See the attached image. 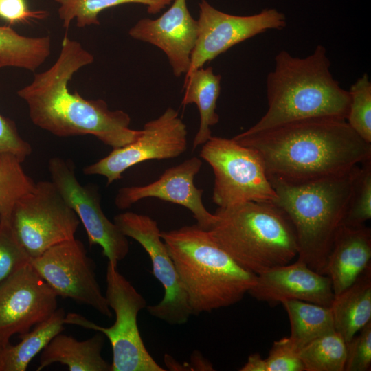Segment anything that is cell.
I'll list each match as a JSON object with an SVG mask.
<instances>
[{
	"label": "cell",
	"instance_id": "obj_1",
	"mask_svg": "<svg viewBox=\"0 0 371 371\" xmlns=\"http://www.w3.org/2000/svg\"><path fill=\"white\" fill-rule=\"evenodd\" d=\"M233 139L254 149L269 179L300 184L344 175L371 159V143L346 120L314 118Z\"/></svg>",
	"mask_w": 371,
	"mask_h": 371
},
{
	"label": "cell",
	"instance_id": "obj_2",
	"mask_svg": "<svg viewBox=\"0 0 371 371\" xmlns=\"http://www.w3.org/2000/svg\"><path fill=\"white\" fill-rule=\"evenodd\" d=\"M93 60L80 42L65 36L54 63L34 74L17 94L27 104L31 121L40 128L63 137L91 135L113 149L120 148L142 132L129 127V115L110 110L104 100H87L68 88L74 74Z\"/></svg>",
	"mask_w": 371,
	"mask_h": 371
},
{
	"label": "cell",
	"instance_id": "obj_3",
	"mask_svg": "<svg viewBox=\"0 0 371 371\" xmlns=\"http://www.w3.org/2000/svg\"><path fill=\"white\" fill-rule=\"evenodd\" d=\"M323 45L300 58L282 50L267 77V110L245 133H255L289 122L314 118L346 120L350 96L330 71Z\"/></svg>",
	"mask_w": 371,
	"mask_h": 371
},
{
	"label": "cell",
	"instance_id": "obj_4",
	"mask_svg": "<svg viewBox=\"0 0 371 371\" xmlns=\"http://www.w3.org/2000/svg\"><path fill=\"white\" fill-rule=\"evenodd\" d=\"M192 315L240 302L256 276L240 267L198 225L161 232Z\"/></svg>",
	"mask_w": 371,
	"mask_h": 371
},
{
	"label": "cell",
	"instance_id": "obj_5",
	"mask_svg": "<svg viewBox=\"0 0 371 371\" xmlns=\"http://www.w3.org/2000/svg\"><path fill=\"white\" fill-rule=\"evenodd\" d=\"M357 166L344 175L305 183L269 179L277 195L273 203L294 228L297 260L321 274L347 211Z\"/></svg>",
	"mask_w": 371,
	"mask_h": 371
},
{
	"label": "cell",
	"instance_id": "obj_6",
	"mask_svg": "<svg viewBox=\"0 0 371 371\" xmlns=\"http://www.w3.org/2000/svg\"><path fill=\"white\" fill-rule=\"evenodd\" d=\"M214 214L216 221L208 231L243 269L258 275L297 257L294 228L273 203H241Z\"/></svg>",
	"mask_w": 371,
	"mask_h": 371
},
{
	"label": "cell",
	"instance_id": "obj_7",
	"mask_svg": "<svg viewBox=\"0 0 371 371\" xmlns=\"http://www.w3.org/2000/svg\"><path fill=\"white\" fill-rule=\"evenodd\" d=\"M105 297L115 313L110 327L100 326L82 315L69 313L65 324L80 326L103 333L111 343L113 360L111 371H164L147 350L137 326L139 312L146 307L144 297L117 269L108 262Z\"/></svg>",
	"mask_w": 371,
	"mask_h": 371
},
{
	"label": "cell",
	"instance_id": "obj_8",
	"mask_svg": "<svg viewBox=\"0 0 371 371\" xmlns=\"http://www.w3.org/2000/svg\"><path fill=\"white\" fill-rule=\"evenodd\" d=\"M200 157L212 168V201L218 207L276 199L263 161L254 149L233 138L212 136L203 144Z\"/></svg>",
	"mask_w": 371,
	"mask_h": 371
},
{
	"label": "cell",
	"instance_id": "obj_9",
	"mask_svg": "<svg viewBox=\"0 0 371 371\" xmlns=\"http://www.w3.org/2000/svg\"><path fill=\"white\" fill-rule=\"evenodd\" d=\"M18 241L30 258L75 238L80 223L51 181H41L20 199L8 218Z\"/></svg>",
	"mask_w": 371,
	"mask_h": 371
},
{
	"label": "cell",
	"instance_id": "obj_10",
	"mask_svg": "<svg viewBox=\"0 0 371 371\" xmlns=\"http://www.w3.org/2000/svg\"><path fill=\"white\" fill-rule=\"evenodd\" d=\"M30 264L57 296L88 305L107 317L112 316L96 279L95 263L80 240L74 238L55 245L32 258Z\"/></svg>",
	"mask_w": 371,
	"mask_h": 371
},
{
	"label": "cell",
	"instance_id": "obj_11",
	"mask_svg": "<svg viewBox=\"0 0 371 371\" xmlns=\"http://www.w3.org/2000/svg\"><path fill=\"white\" fill-rule=\"evenodd\" d=\"M114 223L124 236L134 239L145 249L153 274L164 288L160 302L146 307L148 313L170 325L186 324L192 313L156 221L147 215L126 212L116 215Z\"/></svg>",
	"mask_w": 371,
	"mask_h": 371
},
{
	"label": "cell",
	"instance_id": "obj_12",
	"mask_svg": "<svg viewBox=\"0 0 371 371\" xmlns=\"http://www.w3.org/2000/svg\"><path fill=\"white\" fill-rule=\"evenodd\" d=\"M187 136L186 125L178 112L168 107L159 117L146 123L137 139L85 167L83 172L104 176L109 186L121 179L122 173L133 166L180 156L187 149Z\"/></svg>",
	"mask_w": 371,
	"mask_h": 371
},
{
	"label": "cell",
	"instance_id": "obj_13",
	"mask_svg": "<svg viewBox=\"0 0 371 371\" xmlns=\"http://www.w3.org/2000/svg\"><path fill=\"white\" fill-rule=\"evenodd\" d=\"M48 169L51 181L83 225L90 246H100L108 262L117 267L128 254L129 243L115 223L104 214L96 186L82 185L69 160L52 157Z\"/></svg>",
	"mask_w": 371,
	"mask_h": 371
},
{
	"label": "cell",
	"instance_id": "obj_14",
	"mask_svg": "<svg viewBox=\"0 0 371 371\" xmlns=\"http://www.w3.org/2000/svg\"><path fill=\"white\" fill-rule=\"evenodd\" d=\"M199 5L198 35L187 74L203 67L239 43L286 25L285 15L275 8L263 9L250 16H236L216 9L205 0Z\"/></svg>",
	"mask_w": 371,
	"mask_h": 371
},
{
	"label": "cell",
	"instance_id": "obj_15",
	"mask_svg": "<svg viewBox=\"0 0 371 371\" xmlns=\"http://www.w3.org/2000/svg\"><path fill=\"white\" fill-rule=\"evenodd\" d=\"M57 295L30 263L0 283V346L47 319L57 308Z\"/></svg>",
	"mask_w": 371,
	"mask_h": 371
},
{
	"label": "cell",
	"instance_id": "obj_16",
	"mask_svg": "<svg viewBox=\"0 0 371 371\" xmlns=\"http://www.w3.org/2000/svg\"><path fill=\"white\" fill-rule=\"evenodd\" d=\"M201 166L199 158H189L166 169L158 179L149 184L120 188L115 196V204L117 208L125 210L144 199H159L187 208L196 219V225L209 230L217 218L203 205V190L194 183Z\"/></svg>",
	"mask_w": 371,
	"mask_h": 371
},
{
	"label": "cell",
	"instance_id": "obj_17",
	"mask_svg": "<svg viewBox=\"0 0 371 371\" xmlns=\"http://www.w3.org/2000/svg\"><path fill=\"white\" fill-rule=\"evenodd\" d=\"M156 19H142L132 27L131 37L160 48L167 56L173 74H186L198 35V23L190 14L186 0H174Z\"/></svg>",
	"mask_w": 371,
	"mask_h": 371
},
{
	"label": "cell",
	"instance_id": "obj_18",
	"mask_svg": "<svg viewBox=\"0 0 371 371\" xmlns=\"http://www.w3.org/2000/svg\"><path fill=\"white\" fill-rule=\"evenodd\" d=\"M248 293L273 305L297 300L330 307L335 297L329 277L298 260L257 275Z\"/></svg>",
	"mask_w": 371,
	"mask_h": 371
},
{
	"label": "cell",
	"instance_id": "obj_19",
	"mask_svg": "<svg viewBox=\"0 0 371 371\" xmlns=\"http://www.w3.org/2000/svg\"><path fill=\"white\" fill-rule=\"evenodd\" d=\"M371 265V229L364 225L341 224L337 229L325 267L336 295L350 286Z\"/></svg>",
	"mask_w": 371,
	"mask_h": 371
},
{
	"label": "cell",
	"instance_id": "obj_20",
	"mask_svg": "<svg viewBox=\"0 0 371 371\" xmlns=\"http://www.w3.org/2000/svg\"><path fill=\"white\" fill-rule=\"evenodd\" d=\"M105 337L103 333L98 332L86 340L79 341L60 333L42 350L36 370L59 363L67 366L71 371H111V364L101 355Z\"/></svg>",
	"mask_w": 371,
	"mask_h": 371
},
{
	"label": "cell",
	"instance_id": "obj_21",
	"mask_svg": "<svg viewBox=\"0 0 371 371\" xmlns=\"http://www.w3.org/2000/svg\"><path fill=\"white\" fill-rule=\"evenodd\" d=\"M335 331L349 341L371 321V265L330 306Z\"/></svg>",
	"mask_w": 371,
	"mask_h": 371
},
{
	"label": "cell",
	"instance_id": "obj_22",
	"mask_svg": "<svg viewBox=\"0 0 371 371\" xmlns=\"http://www.w3.org/2000/svg\"><path fill=\"white\" fill-rule=\"evenodd\" d=\"M221 80V75L215 74L212 67H201L186 74L182 104H195L200 114V126L193 140V149L204 144L212 137L210 127L219 121L216 109Z\"/></svg>",
	"mask_w": 371,
	"mask_h": 371
},
{
	"label": "cell",
	"instance_id": "obj_23",
	"mask_svg": "<svg viewBox=\"0 0 371 371\" xmlns=\"http://www.w3.org/2000/svg\"><path fill=\"white\" fill-rule=\"evenodd\" d=\"M65 315L63 308H57L33 330L19 335V343L4 346L0 355V371H25L32 359L64 330Z\"/></svg>",
	"mask_w": 371,
	"mask_h": 371
},
{
	"label": "cell",
	"instance_id": "obj_24",
	"mask_svg": "<svg viewBox=\"0 0 371 371\" xmlns=\"http://www.w3.org/2000/svg\"><path fill=\"white\" fill-rule=\"evenodd\" d=\"M281 304L290 322L289 337L299 350L318 337L335 332L330 307L297 300Z\"/></svg>",
	"mask_w": 371,
	"mask_h": 371
},
{
	"label": "cell",
	"instance_id": "obj_25",
	"mask_svg": "<svg viewBox=\"0 0 371 371\" xmlns=\"http://www.w3.org/2000/svg\"><path fill=\"white\" fill-rule=\"evenodd\" d=\"M51 53L49 36L21 35L10 26L0 25V68L16 67L35 71Z\"/></svg>",
	"mask_w": 371,
	"mask_h": 371
},
{
	"label": "cell",
	"instance_id": "obj_26",
	"mask_svg": "<svg viewBox=\"0 0 371 371\" xmlns=\"http://www.w3.org/2000/svg\"><path fill=\"white\" fill-rule=\"evenodd\" d=\"M59 4L58 16L63 27L68 29L75 19L78 27L99 25V14L108 8L127 3L147 7L150 14H157L174 0H54Z\"/></svg>",
	"mask_w": 371,
	"mask_h": 371
},
{
	"label": "cell",
	"instance_id": "obj_27",
	"mask_svg": "<svg viewBox=\"0 0 371 371\" xmlns=\"http://www.w3.org/2000/svg\"><path fill=\"white\" fill-rule=\"evenodd\" d=\"M346 342L334 332L309 342L300 350L304 371H344Z\"/></svg>",
	"mask_w": 371,
	"mask_h": 371
},
{
	"label": "cell",
	"instance_id": "obj_28",
	"mask_svg": "<svg viewBox=\"0 0 371 371\" xmlns=\"http://www.w3.org/2000/svg\"><path fill=\"white\" fill-rule=\"evenodd\" d=\"M21 163L12 153H0V218H8L15 204L35 187Z\"/></svg>",
	"mask_w": 371,
	"mask_h": 371
},
{
	"label": "cell",
	"instance_id": "obj_29",
	"mask_svg": "<svg viewBox=\"0 0 371 371\" xmlns=\"http://www.w3.org/2000/svg\"><path fill=\"white\" fill-rule=\"evenodd\" d=\"M356 167L350 202L342 224L359 226L371 218V159Z\"/></svg>",
	"mask_w": 371,
	"mask_h": 371
},
{
	"label": "cell",
	"instance_id": "obj_30",
	"mask_svg": "<svg viewBox=\"0 0 371 371\" xmlns=\"http://www.w3.org/2000/svg\"><path fill=\"white\" fill-rule=\"evenodd\" d=\"M346 122L365 141L371 143V82L364 74L352 84Z\"/></svg>",
	"mask_w": 371,
	"mask_h": 371
},
{
	"label": "cell",
	"instance_id": "obj_31",
	"mask_svg": "<svg viewBox=\"0 0 371 371\" xmlns=\"http://www.w3.org/2000/svg\"><path fill=\"white\" fill-rule=\"evenodd\" d=\"M30 257L15 236L8 218H0V283L30 263Z\"/></svg>",
	"mask_w": 371,
	"mask_h": 371
},
{
	"label": "cell",
	"instance_id": "obj_32",
	"mask_svg": "<svg viewBox=\"0 0 371 371\" xmlns=\"http://www.w3.org/2000/svg\"><path fill=\"white\" fill-rule=\"evenodd\" d=\"M265 363L266 371H304L300 350L289 337L273 342Z\"/></svg>",
	"mask_w": 371,
	"mask_h": 371
},
{
	"label": "cell",
	"instance_id": "obj_33",
	"mask_svg": "<svg viewBox=\"0 0 371 371\" xmlns=\"http://www.w3.org/2000/svg\"><path fill=\"white\" fill-rule=\"evenodd\" d=\"M344 371H368L371 368V321L346 342Z\"/></svg>",
	"mask_w": 371,
	"mask_h": 371
},
{
	"label": "cell",
	"instance_id": "obj_34",
	"mask_svg": "<svg viewBox=\"0 0 371 371\" xmlns=\"http://www.w3.org/2000/svg\"><path fill=\"white\" fill-rule=\"evenodd\" d=\"M10 153L23 161L32 153L31 145L19 135L14 122L0 113V153Z\"/></svg>",
	"mask_w": 371,
	"mask_h": 371
},
{
	"label": "cell",
	"instance_id": "obj_35",
	"mask_svg": "<svg viewBox=\"0 0 371 371\" xmlns=\"http://www.w3.org/2000/svg\"><path fill=\"white\" fill-rule=\"evenodd\" d=\"M45 15V12L30 10L25 0H0V17L10 24L42 19Z\"/></svg>",
	"mask_w": 371,
	"mask_h": 371
},
{
	"label": "cell",
	"instance_id": "obj_36",
	"mask_svg": "<svg viewBox=\"0 0 371 371\" xmlns=\"http://www.w3.org/2000/svg\"><path fill=\"white\" fill-rule=\"evenodd\" d=\"M240 371H266L265 359L260 354L254 353L248 357L247 362L242 366Z\"/></svg>",
	"mask_w": 371,
	"mask_h": 371
},
{
	"label": "cell",
	"instance_id": "obj_37",
	"mask_svg": "<svg viewBox=\"0 0 371 371\" xmlns=\"http://www.w3.org/2000/svg\"><path fill=\"white\" fill-rule=\"evenodd\" d=\"M2 348H3V347L0 346V355H1V352Z\"/></svg>",
	"mask_w": 371,
	"mask_h": 371
}]
</instances>
